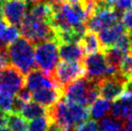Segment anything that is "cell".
Returning <instances> with one entry per match:
<instances>
[{"label": "cell", "instance_id": "21", "mask_svg": "<svg viewBox=\"0 0 132 131\" xmlns=\"http://www.w3.org/2000/svg\"><path fill=\"white\" fill-rule=\"evenodd\" d=\"M7 125L12 131H27L28 122L25 118L20 114L10 113L8 114Z\"/></svg>", "mask_w": 132, "mask_h": 131}, {"label": "cell", "instance_id": "32", "mask_svg": "<svg viewBox=\"0 0 132 131\" xmlns=\"http://www.w3.org/2000/svg\"><path fill=\"white\" fill-rule=\"evenodd\" d=\"M121 131H132V120H128L126 122H125L123 127L121 128Z\"/></svg>", "mask_w": 132, "mask_h": 131}, {"label": "cell", "instance_id": "18", "mask_svg": "<svg viewBox=\"0 0 132 131\" xmlns=\"http://www.w3.org/2000/svg\"><path fill=\"white\" fill-rule=\"evenodd\" d=\"M20 115L23 118H25L26 120H32L38 119V118H40V117L46 116L47 109L43 105L39 104L38 102L34 101V100H30L24 104L21 112H20Z\"/></svg>", "mask_w": 132, "mask_h": 131}, {"label": "cell", "instance_id": "12", "mask_svg": "<svg viewBox=\"0 0 132 131\" xmlns=\"http://www.w3.org/2000/svg\"><path fill=\"white\" fill-rule=\"evenodd\" d=\"M25 87L32 93L44 88H58L51 75L36 69L26 74Z\"/></svg>", "mask_w": 132, "mask_h": 131}, {"label": "cell", "instance_id": "38", "mask_svg": "<svg viewBox=\"0 0 132 131\" xmlns=\"http://www.w3.org/2000/svg\"><path fill=\"white\" fill-rule=\"evenodd\" d=\"M68 131H74V129H70V130H68Z\"/></svg>", "mask_w": 132, "mask_h": 131}, {"label": "cell", "instance_id": "25", "mask_svg": "<svg viewBox=\"0 0 132 131\" xmlns=\"http://www.w3.org/2000/svg\"><path fill=\"white\" fill-rule=\"evenodd\" d=\"M120 72L127 80L132 79V54L126 55L122 59L120 66Z\"/></svg>", "mask_w": 132, "mask_h": 131}, {"label": "cell", "instance_id": "17", "mask_svg": "<svg viewBox=\"0 0 132 131\" xmlns=\"http://www.w3.org/2000/svg\"><path fill=\"white\" fill-rule=\"evenodd\" d=\"M79 44H81L85 54L87 55L95 53V52H98L102 47L97 35L92 31H87L85 33L83 37L81 38Z\"/></svg>", "mask_w": 132, "mask_h": 131}, {"label": "cell", "instance_id": "30", "mask_svg": "<svg viewBox=\"0 0 132 131\" xmlns=\"http://www.w3.org/2000/svg\"><path fill=\"white\" fill-rule=\"evenodd\" d=\"M45 2H47L48 4H50L53 8L59 7L63 5L64 3H66V0H44Z\"/></svg>", "mask_w": 132, "mask_h": 131}, {"label": "cell", "instance_id": "4", "mask_svg": "<svg viewBox=\"0 0 132 131\" xmlns=\"http://www.w3.org/2000/svg\"><path fill=\"white\" fill-rule=\"evenodd\" d=\"M19 32L24 39L33 44L56 40V33L50 22L34 18L29 14L26 15L24 20L20 24Z\"/></svg>", "mask_w": 132, "mask_h": 131}, {"label": "cell", "instance_id": "36", "mask_svg": "<svg viewBox=\"0 0 132 131\" xmlns=\"http://www.w3.org/2000/svg\"><path fill=\"white\" fill-rule=\"evenodd\" d=\"M0 131H12L11 129L7 126H2V127H0Z\"/></svg>", "mask_w": 132, "mask_h": 131}, {"label": "cell", "instance_id": "3", "mask_svg": "<svg viewBox=\"0 0 132 131\" xmlns=\"http://www.w3.org/2000/svg\"><path fill=\"white\" fill-rule=\"evenodd\" d=\"M10 63L23 74L35 69V48L33 44L24 38H19L7 48Z\"/></svg>", "mask_w": 132, "mask_h": 131}, {"label": "cell", "instance_id": "34", "mask_svg": "<svg viewBox=\"0 0 132 131\" xmlns=\"http://www.w3.org/2000/svg\"><path fill=\"white\" fill-rule=\"evenodd\" d=\"M128 40H129V51H130V53L132 54V31H131V33L129 34Z\"/></svg>", "mask_w": 132, "mask_h": 131}, {"label": "cell", "instance_id": "11", "mask_svg": "<svg viewBox=\"0 0 132 131\" xmlns=\"http://www.w3.org/2000/svg\"><path fill=\"white\" fill-rule=\"evenodd\" d=\"M28 12L24 0H4L2 6V18L8 24L20 26Z\"/></svg>", "mask_w": 132, "mask_h": 131}, {"label": "cell", "instance_id": "9", "mask_svg": "<svg viewBox=\"0 0 132 131\" xmlns=\"http://www.w3.org/2000/svg\"><path fill=\"white\" fill-rule=\"evenodd\" d=\"M127 79L121 72L109 78H103L98 81L99 96L109 101H115L125 92Z\"/></svg>", "mask_w": 132, "mask_h": 131}, {"label": "cell", "instance_id": "22", "mask_svg": "<svg viewBox=\"0 0 132 131\" xmlns=\"http://www.w3.org/2000/svg\"><path fill=\"white\" fill-rule=\"evenodd\" d=\"M19 35H20V32L16 28V26L7 24L4 27V29L0 32V42L4 45H10L19 39Z\"/></svg>", "mask_w": 132, "mask_h": 131}, {"label": "cell", "instance_id": "5", "mask_svg": "<svg viewBox=\"0 0 132 131\" xmlns=\"http://www.w3.org/2000/svg\"><path fill=\"white\" fill-rule=\"evenodd\" d=\"M59 59V44L56 40L37 44L35 48V62L39 69L51 75L58 66Z\"/></svg>", "mask_w": 132, "mask_h": 131}, {"label": "cell", "instance_id": "29", "mask_svg": "<svg viewBox=\"0 0 132 131\" xmlns=\"http://www.w3.org/2000/svg\"><path fill=\"white\" fill-rule=\"evenodd\" d=\"M16 96L22 100L23 102H28L30 101L31 99H32V92L29 91L27 88L24 86V87L20 89L19 92H18V94H16Z\"/></svg>", "mask_w": 132, "mask_h": 131}, {"label": "cell", "instance_id": "10", "mask_svg": "<svg viewBox=\"0 0 132 131\" xmlns=\"http://www.w3.org/2000/svg\"><path fill=\"white\" fill-rule=\"evenodd\" d=\"M83 61L85 76L87 78L90 80L99 81L105 77L108 69V63L103 52L98 51L92 54H88Z\"/></svg>", "mask_w": 132, "mask_h": 131}, {"label": "cell", "instance_id": "19", "mask_svg": "<svg viewBox=\"0 0 132 131\" xmlns=\"http://www.w3.org/2000/svg\"><path fill=\"white\" fill-rule=\"evenodd\" d=\"M53 11H54V8L50 4H48L45 1H42L39 3L33 4L32 7L28 11V14L34 18L50 22L52 15H53Z\"/></svg>", "mask_w": 132, "mask_h": 131}, {"label": "cell", "instance_id": "31", "mask_svg": "<svg viewBox=\"0 0 132 131\" xmlns=\"http://www.w3.org/2000/svg\"><path fill=\"white\" fill-rule=\"evenodd\" d=\"M7 120H8V114L0 111V127L7 125Z\"/></svg>", "mask_w": 132, "mask_h": 131}, {"label": "cell", "instance_id": "23", "mask_svg": "<svg viewBox=\"0 0 132 131\" xmlns=\"http://www.w3.org/2000/svg\"><path fill=\"white\" fill-rule=\"evenodd\" d=\"M49 124H50V120L47 115L40 117V118L31 120V122L28 124L27 131H47Z\"/></svg>", "mask_w": 132, "mask_h": 131}, {"label": "cell", "instance_id": "7", "mask_svg": "<svg viewBox=\"0 0 132 131\" xmlns=\"http://www.w3.org/2000/svg\"><path fill=\"white\" fill-rule=\"evenodd\" d=\"M120 13L113 8L97 7L95 13L87 19V30L92 32H99L100 30L119 21Z\"/></svg>", "mask_w": 132, "mask_h": 131}, {"label": "cell", "instance_id": "1", "mask_svg": "<svg viewBox=\"0 0 132 131\" xmlns=\"http://www.w3.org/2000/svg\"><path fill=\"white\" fill-rule=\"evenodd\" d=\"M47 116L51 122H55L64 131H68L87 121L90 114L87 107L61 98L55 105L47 109Z\"/></svg>", "mask_w": 132, "mask_h": 131}, {"label": "cell", "instance_id": "16", "mask_svg": "<svg viewBox=\"0 0 132 131\" xmlns=\"http://www.w3.org/2000/svg\"><path fill=\"white\" fill-rule=\"evenodd\" d=\"M111 104H112L111 101L107 100L105 98H96L95 101L90 105V109H89L90 118L95 121V120L98 121L100 119L107 116L108 113L110 112Z\"/></svg>", "mask_w": 132, "mask_h": 131}, {"label": "cell", "instance_id": "28", "mask_svg": "<svg viewBox=\"0 0 132 131\" xmlns=\"http://www.w3.org/2000/svg\"><path fill=\"white\" fill-rule=\"evenodd\" d=\"M121 22L123 24L125 29L132 31V8L122 13Z\"/></svg>", "mask_w": 132, "mask_h": 131}, {"label": "cell", "instance_id": "20", "mask_svg": "<svg viewBox=\"0 0 132 131\" xmlns=\"http://www.w3.org/2000/svg\"><path fill=\"white\" fill-rule=\"evenodd\" d=\"M125 121L115 118L112 115L105 116L98 120L97 127L99 131H121L123 127Z\"/></svg>", "mask_w": 132, "mask_h": 131}, {"label": "cell", "instance_id": "26", "mask_svg": "<svg viewBox=\"0 0 132 131\" xmlns=\"http://www.w3.org/2000/svg\"><path fill=\"white\" fill-rule=\"evenodd\" d=\"M74 131H99L97 127V124L95 120H88L80 125H78L77 127L74 128Z\"/></svg>", "mask_w": 132, "mask_h": 131}, {"label": "cell", "instance_id": "15", "mask_svg": "<svg viewBox=\"0 0 132 131\" xmlns=\"http://www.w3.org/2000/svg\"><path fill=\"white\" fill-rule=\"evenodd\" d=\"M59 56L63 62H81L85 58V52L79 43H61Z\"/></svg>", "mask_w": 132, "mask_h": 131}, {"label": "cell", "instance_id": "33", "mask_svg": "<svg viewBox=\"0 0 132 131\" xmlns=\"http://www.w3.org/2000/svg\"><path fill=\"white\" fill-rule=\"evenodd\" d=\"M7 24H8V23L5 21V20H4L3 18H0V32H1V31L4 29V27L7 25Z\"/></svg>", "mask_w": 132, "mask_h": 131}, {"label": "cell", "instance_id": "14", "mask_svg": "<svg viewBox=\"0 0 132 131\" xmlns=\"http://www.w3.org/2000/svg\"><path fill=\"white\" fill-rule=\"evenodd\" d=\"M62 96L63 92L59 88H44L32 93V99L46 109L55 105Z\"/></svg>", "mask_w": 132, "mask_h": 131}, {"label": "cell", "instance_id": "6", "mask_svg": "<svg viewBox=\"0 0 132 131\" xmlns=\"http://www.w3.org/2000/svg\"><path fill=\"white\" fill-rule=\"evenodd\" d=\"M85 75V69L81 62H62L59 63L51 76L56 85L63 92L64 88Z\"/></svg>", "mask_w": 132, "mask_h": 131}, {"label": "cell", "instance_id": "8", "mask_svg": "<svg viewBox=\"0 0 132 131\" xmlns=\"http://www.w3.org/2000/svg\"><path fill=\"white\" fill-rule=\"evenodd\" d=\"M25 86V77L19 69L12 65L0 70V92L16 95Z\"/></svg>", "mask_w": 132, "mask_h": 131}, {"label": "cell", "instance_id": "27", "mask_svg": "<svg viewBox=\"0 0 132 131\" xmlns=\"http://www.w3.org/2000/svg\"><path fill=\"white\" fill-rule=\"evenodd\" d=\"M132 8V0H116L113 9L118 13H123Z\"/></svg>", "mask_w": 132, "mask_h": 131}, {"label": "cell", "instance_id": "35", "mask_svg": "<svg viewBox=\"0 0 132 131\" xmlns=\"http://www.w3.org/2000/svg\"><path fill=\"white\" fill-rule=\"evenodd\" d=\"M26 3H30V4H36V3H39V2H42V1H44V0H24Z\"/></svg>", "mask_w": 132, "mask_h": 131}, {"label": "cell", "instance_id": "2", "mask_svg": "<svg viewBox=\"0 0 132 131\" xmlns=\"http://www.w3.org/2000/svg\"><path fill=\"white\" fill-rule=\"evenodd\" d=\"M63 95L69 101L88 107L99 97L98 81L90 80L86 76L80 77L67 85Z\"/></svg>", "mask_w": 132, "mask_h": 131}, {"label": "cell", "instance_id": "24", "mask_svg": "<svg viewBox=\"0 0 132 131\" xmlns=\"http://www.w3.org/2000/svg\"><path fill=\"white\" fill-rule=\"evenodd\" d=\"M15 97L14 95L0 92V111H3L7 114L12 113Z\"/></svg>", "mask_w": 132, "mask_h": 131}, {"label": "cell", "instance_id": "13", "mask_svg": "<svg viewBox=\"0 0 132 131\" xmlns=\"http://www.w3.org/2000/svg\"><path fill=\"white\" fill-rule=\"evenodd\" d=\"M125 30H126L125 27L121 21H118L104 29L100 30L97 37L101 44V46L104 49H106L116 45L118 42L125 35H126Z\"/></svg>", "mask_w": 132, "mask_h": 131}, {"label": "cell", "instance_id": "37", "mask_svg": "<svg viewBox=\"0 0 132 131\" xmlns=\"http://www.w3.org/2000/svg\"><path fill=\"white\" fill-rule=\"evenodd\" d=\"M3 49H5V45L0 42V51H2Z\"/></svg>", "mask_w": 132, "mask_h": 131}]
</instances>
